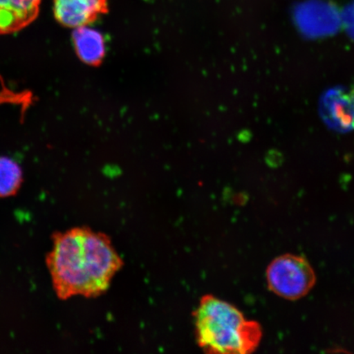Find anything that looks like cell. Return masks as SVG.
Masks as SVG:
<instances>
[{
    "label": "cell",
    "instance_id": "1",
    "mask_svg": "<svg viewBox=\"0 0 354 354\" xmlns=\"http://www.w3.org/2000/svg\"><path fill=\"white\" fill-rule=\"evenodd\" d=\"M47 265L57 295L68 299L104 294L123 261L106 234L78 227L55 234Z\"/></svg>",
    "mask_w": 354,
    "mask_h": 354
},
{
    "label": "cell",
    "instance_id": "2",
    "mask_svg": "<svg viewBox=\"0 0 354 354\" xmlns=\"http://www.w3.org/2000/svg\"><path fill=\"white\" fill-rule=\"evenodd\" d=\"M194 317L198 345L207 353H251L262 340L259 322L246 319L237 308L214 295L203 296Z\"/></svg>",
    "mask_w": 354,
    "mask_h": 354
},
{
    "label": "cell",
    "instance_id": "3",
    "mask_svg": "<svg viewBox=\"0 0 354 354\" xmlns=\"http://www.w3.org/2000/svg\"><path fill=\"white\" fill-rule=\"evenodd\" d=\"M266 277L269 290L288 300L304 298L317 281L315 271L308 260L293 254H283L272 260Z\"/></svg>",
    "mask_w": 354,
    "mask_h": 354
},
{
    "label": "cell",
    "instance_id": "4",
    "mask_svg": "<svg viewBox=\"0 0 354 354\" xmlns=\"http://www.w3.org/2000/svg\"><path fill=\"white\" fill-rule=\"evenodd\" d=\"M296 25L308 37L333 34L342 24V13L327 0H304L294 8Z\"/></svg>",
    "mask_w": 354,
    "mask_h": 354
},
{
    "label": "cell",
    "instance_id": "5",
    "mask_svg": "<svg viewBox=\"0 0 354 354\" xmlns=\"http://www.w3.org/2000/svg\"><path fill=\"white\" fill-rule=\"evenodd\" d=\"M322 118L331 129L347 132L354 129V84L331 88L323 95Z\"/></svg>",
    "mask_w": 354,
    "mask_h": 354
},
{
    "label": "cell",
    "instance_id": "6",
    "mask_svg": "<svg viewBox=\"0 0 354 354\" xmlns=\"http://www.w3.org/2000/svg\"><path fill=\"white\" fill-rule=\"evenodd\" d=\"M107 10L108 0H54L56 20L68 28L91 24Z\"/></svg>",
    "mask_w": 354,
    "mask_h": 354
},
{
    "label": "cell",
    "instance_id": "7",
    "mask_svg": "<svg viewBox=\"0 0 354 354\" xmlns=\"http://www.w3.org/2000/svg\"><path fill=\"white\" fill-rule=\"evenodd\" d=\"M41 0H0V34L16 32L37 19Z\"/></svg>",
    "mask_w": 354,
    "mask_h": 354
},
{
    "label": "cell",
    "instance_id": "8",
    "mask_svg": "<svg viewBox=\"0 0 354 354\" xmlns=\"http://www.w3.org/2000/svg\"><path fill=\"white\" fill-rule=\"evenodd\" d=\"M73 41L77 55L83 62L97 65L103 60L106 52L105 39L99 30L80 26L74 30Z\"/></svg>",
    "mask_w": 354,
    "mask_h": 354
},
{
    "label": "cell",
    "instance_id": "9",
    "mask_svg": "<svg viewBox=\"0 0 354 354\" xmlns=\"http://www.w3.org/2000/svg\"><path fill=\"white\" fill-rule=\"evenodd\" d=\"M22 181L21 167L12 159L0 158V197H10L19 189Z\"/></svg>",
    "mask_w": 354,
    "mask_h": 354
},
{
    "label": "cell",
    "instance_id": "10",
    "mask_svg": "<svg viewBox=\"0 0 354 354\" xmlns=\"http://www.w3.org/2000/svg\"><path fill=\"white\" fill-rule=\"evenodd\" d=\"M342 16V24L345 26L348 33L354 38V0L344 8Z\"/></svg>",
    "mask_w": 354,
    "mask_h": 354
}]
</instances>
